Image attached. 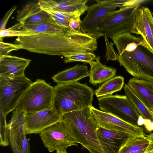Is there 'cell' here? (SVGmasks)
Instances as JSON below:
<instances>
[{"instance_id": "cell-1", "label": "cell", "mask_w": 153, "mask_h": 153, "mask_svg": "<svg viewBox=\"0 0 153 153\" xmlns=\"http://www.w3.org/2000/svg\"><path fill=\"white\" fill-rule=\"evenodd\" d=\"M20 49L51 55L63 56L92 52L97 48V39L82 32L73 30L62 35L37 34L17 37L15 42Z\"/></svg>"}, {"instance_id": "cell-2", "label": "cell", "mask_w": 153, "mask_h": 153, "mask_svg": "<svg viewBox=\"0 0 153 153\" xmlns=\"http://www.w3.org/2000/svg\"><path fill=\"white\" fill-rule=\"evenodd\" d=\"M111 39L117 50L120 65L135 78L153 83V53L142 37L126 33Z\"/></svg>"}, {"instance_id": "cell-3", "label": "cell", "mask_w": 153, "mask_h": 153, "mask_svg": "<svg viewBox=\"0 0 153 153\" xmlns=\"http://www.w3.org/2000/svg\"><path fill=\"white\" fill-rule=\"evenodd\" d=\"M62 120L77 143L90 153H103L97 134L99 126L89 107L65 113L62 115Z\"/></svg>"}, {"instance_id": "cell-4", "label": "cell", "mask_w": 153, "mask_h": 153, "mask_svg": "<svg viewBox=\"0 0 153 153\" xmlns=\"http://www.w3.org/2000/svg\"><path fill=\"white\" fill-rule=\"evenodd\" d=\"M54 90L53 108L62 115L92 106L94 91L86 84L77 82L57 84Z\"/></svg>"}, {"instance_id": "cell-5", "label": "cell", "mask_w": 153, "mask_h": 153, "mask_svg": "<svg viewBox=\"0 0 153 153\" xmlns=\"http://www.w3.org/2000/svg\"><path fill=\"white\" fill-rule=\"evenodd\" d=\"M54 87L44 80L37 79L24 93L15 110L32 113L53 108Z\"/></svg>"}, {"instance_id": "cell-6", "label": "cell", "mask_w": 153, "mask_h": 153, "mask_svg": "<svg viewBox=\"0 0 153 153\" xmlns=\"http://www.w3.org/2000/svg\"><path fill=\"white\" fill-rule=\"evenodd\" d=\"M140 4L120 7L111 13L98 28L99 38L105 36L111 39L120 34L132 33Z\"/></svg>"}, {"instance_id": "cell-7", "label": "cell", "mask_w": 153, "mask_h": 153, "mask_svg": "<svg viewBox=\"0 0 153 153\" xmlns=\"http://www.w3.org/2000/svg\"><path fill=\"white\" fill-rule=\"evenodd\" d=\"M32 83L25 76L12 79L0 76V113L6 116L15 110L21 97Z\"/></svg>"}, {"instance_id": "cell-8", "label": "cell", "mask_w": 153, "mask_h": 153, "mask_svg": "<svg viewBox=\"0 0 153 153\" xmlns=\"http://www.w3.org/2000/svg\"><path fill=\"white\" fill-rule=\"evenodd\" d=\"M99 108L129 123L139 126L140 114L126 95H111L98 98Z\"/></svg>"}, {"instance_id": "cell-9", "label": "cell", "mask_w": 153, "mask_h": 153, "mask_svg": "<svg viewBox=\"0 0 153 153\" xmlns=\"http://www.w3.org/2000/svg\"><path fill=\"white\" fill-rule=\"evenodd\" d=\"M39 134L44 146L50 152L77 145L62 120L50 126Z\"/></svg>"}, {"instance_id": "cell-10", "label": "cell", "mask_w": 153, "mask_h": 153, "mask_svg": "<svg viewBox=\"0 0 153 153\" xmlns=\"http://www.w3.org/2000/svg\"><path fill=\"white\" fill-rule=\"evenodd\" d=\"M95 1L97 3L88 6L87 15L82 21L81 31L97 39L99 27L111 13L121 5L110 4L105 0Z\"/></svg>"}, {"instance_id": "cell-11", "label": "cell", "mask_w": 153, "mask_h": 153, "mask_svg": "<svg viewBox=\"0 0 153 153\" xmlns=\"http://www.w3.org/2000/svg\"><path fill=\"white\" fill-rule=\"evenodd\" d=\"M25 114L23 111L15 110L7 124L8 140L13 153H30L25 130Z\"/></svg>"}, {"instance_id": "cell-12", "label": "cell", "mask_w": 153, "mask_h": 153, "mask_svg": "<svg viewBox=\"0 0 153 153\" xmlns=\"http://www.w3.org/2000/svg\"><path fill=\"white\" fill-rule=\"evenodd\" d=\"M89 108L96 123L103 128L124 132L132 136H145L142 127L126 122L110 114L96 109L93 105Z\"/></svg>"}, {"instance_id": "cell-13", "label": "cell", "mask_w": 153, "mask_h": 153, "mask_svg": "<svg viewBox=\"0 0 153 153\" xmlns=\"http://www.w3.org/2000/svg\"><path fill=\"white\" fill-rule=\"evenodd\" d=\"M62 115L53 108L39 111L25 113L26 134H39L50 126L62 120Z\"/></svg>"}, {"instance_id": "cell-14", "label": "cell", "mask_w": 153, "mask_h": 153, "mask_svg": "<svg viewBox=\"0 0 153 153\" xmlns=\"http://www.w3.org/2000/svg\"><path fill=\"white\" fill-rule=\"evenodd\" d=\"M97 134L103 153H119L123 144L132 136L124 132L108 130L100 126Z\"/></svg>"}, {"instance_id": "cell-15", "label": "cell", "mask_w": 153, "mask_h": 153, "mask_svg": "<svg viewBox=\"0 0 153 153\" xmlns=\"http://www.w3.org/2000/svg\"><path fill=\"white\" fill-rule=\"evenodd\" d=\"M31 61L9 55L0 56V76L12 79L25 76V70Z\"/></svg>"}, {"instance_id": "cell-16", "label": "cell", "mask_w": 153, "mask_h": 153, "mask_svg": "<svg viewBox=\"0 0 153 153\" xmlns=\"http://www.w3.org/2000/svg\"><path fill=\"white\" fill-rule=\"evenodd\" d=\"M16 19L23 24L52 20L51 16L42 10L38 2H29L17 12Z\"/></svg>"}, {"instance_id": "cell-17", "label": "cell", "mask_w": 153, "mask_h": 153, "mask_svg": "<svg viewBox=\"0 0 153 153\" xmlns=\"http://www.w3.org/2000/svg\"><path fill=\"white\" fill-rule=\"evenodd\" d=\"M127 84L138 98L153 112V83L134 77L130 79Z\"/></svg>"}, {"instance_id": "cell-18", "label": "cell", "mask_w": 153, "mask_h": 153, "mask_svg": "<svg viewBox=\"0 0 153 153\" xmlns=\"http://www.w3.org/2000/svg\"><path fill=\"white\" fill-rule=\"evenodd\" d=\"M20 29L29 31L34 34L62 35L73 30L70 27L63 26L58 24L53 20L35 23L22 24Z\"/></svg>"}, {"instance_id": "cell-19", "label": "cell", "mask_w": 153, "mask_h": 153, "mask_svg": "<svg viewBox=\"0 0 153 153\" xmlns=\"http://www.w3.org/2000/svg\"><path fill=\"white\" fill-rule=\"evenodd\" d=\"M89 64L91 67L89 72V82L93 85L105 82L116 74V69L102 64L99 56H96L95 61H92Z\"/></svg>"}, {"instance_id": "cell-20", "label": "cell", "mask_w": 153, "mask_h": 153, "mask_svg": "<svg viewBox=\"0 0 153 153\" xmlns=\"http://www.w3.org/2000/svg\"><path fill=\"white\" fill-rule=\"evenodd\" d=\"M132 33L140 35L148 48L153 53L152 33L144 11V7H139L136 11Z\"/></svg>"}, {"instance_id": "cell-21", "label": "cell", "mask_w": 153, "mask_h": 153, "mask_svg": "<svg viewBox=\"0 0 153 153\" xmlns=\"http://www.w3.org/2000/svg\"><path fill=\"white\" fill-rule=\"evenodd\" d=\"M39 1L48 6L65 12L80 16L87 11L88 6L87 0H40Z\"/></svg>"}, {"instance_id": "cell-22", "label": "cell", "mask_w": 153, "mask_h": 153, "mask_svg": "<svg viewBox=\"0 0 153 153\" xmlns=\"http://www.w3.org/2000/svg\"><path fill=\"white\" fill-rule=\"evenodd\" d=\"M89 76L87 66L77 64L60 71L52 77L57 85L77 82Z\"/></svg>"}, {"instance_id": "cell-23", "label": "cell", "mask_w": 153, "mask_h": 153, "mask_svg": "<svg viewBox=\"0 0 153 153\" xmlns=\"http://www.w3.org/2000/svg\"><path fill=\"white\" fill-rule=\"evenodd\" d=\"M149 144L146 137L131 136L123 144L119 153H144Z\"/></svg>"}, {"instance_id": "cell-24", "label": "cell", "mask_w": 153, "mask_h": 153, "mask_svg": "<svg viewBox=\"0 0 153 153\" xmlns=\"http://www.w3.org/2000/svg\"><path fill=\"white\" fill-rule=\"evenodd\" d=\"M124 83V78L122 76L114 77L105 82L94 91V94L98 98L112 95L120 91L123 87Z\"/></svg>"}, {"instance_id": "cell-25", "label": "cell", "mask_w": 153, "mask_h": 153, "mask_svg": "<svg viewBox=\"0 0 153 153\" xmlns=\"http://www.w3.org/2000/svg\"><path fill=\"white\" fill-rule=\"evenodd\" d=\"M124 88L127 97L134 105L142 118L153 123V112L149 110L138 98L127 84Z\"/></svg>"}, {"instance_id": "cell-26", "label": "cell", "mask_w": 153, "mask_h": 153, "mask_svg": "<svg viewBox=\"0 0 153 153\" xmlns=\"http://www.w3.org/2000/svg\"><path fill=\"white\" fill-rule=\"evenodd\" d=\"M65 63L79 61L89 63L95 60L96 56L93 52H81L73 53L63 56Z\"/></svg>"}, {"instance_id": "cell-27", "label": "cell", "mask_w": 153, "mask_h": 153, "mask_svg": "<svg viewBox=\"0 0 153 153\" xmlns=\"http://www.w3.org/2000/svg\"><path fill=\"white\" fill-rule=\"evenodd\" d=\"M38 3L40 8L50 15L63 19L69 21L75 19L80 18L76 15L62 11L56 8L43 4L39 0Z\"/></svg>"}, {"instance_id": "cell-28", "label": "cell", "mask_w": 153, "mask_h": 153, "mask_svg": "<svg viewBox=\"0 0 153 153\" xmlns=\"http://www.w3.org/2000/svg\"><path fill=\"white\" fill-rule=\"evenodd\" d=\"M22 24L19 23L10 28L0 31V41H2L3 38L6 36H29L34 34L31 32L20 29Z\"/></svg>"}, {"instance_id": "cell-29", "label": "cell", "mask_w": 153, "mask_h": 153, "mask_svg": "<svg viewBox=\"0 0 153 153\" xmlns=\"http://www.w3.org/2000/svg\"><path fill=\"white\" fill-rule=\"evenodd\" d=\"M6 116L0 113V144L1 146H6L9 145L8 137L7 124Z\"/></svg>"}, {"instance_id": "cell-30", "label": "cell", "mask_w": 153, "mask_h": 153, "mask_svg": "<svg viewBox=\"0 0 153 153\" xmlns=\"http://www.w3.org/2000/svg\"><path fill=\"white\" fill-rule=\"evenodd\" d=\"M19 49L20 48L16 44L0 42V56L8 55L11 51Z\"/></svg>"}, {"instance_id": "cell-31", "label": "cell", "mask_w": 153, "mask_h": 153, "mask_svg": "<svg viewBox=\"0 0 153 153\" xmlns=\"http://www.w3.org/2000/svg\"><path fill=\"white\" fill-rule=\"evenodd\" d=\"M82 21L80 18L73 19L70 22L69 27L74 31L77 33L81 32Z\"/></svg>"}, {"instance_id": "cell-32", "label": "cell", "mask_w": 153, "mask_h": 153, "mask_svg": "<svg viewBox=\"0 0 153 153\" xmlns=\"http://www.w3.org/2000/svg\"><path fill=\"white\" fill-rule=\"evenodd\" d=\"M16 8V6H14L7 12L1 21L0 31L5 29V26L8 20Z\"/></svg>"}, {"instance_id": "cell-33", "label": "cell", "mask_w": 153, "mask_h": 153, "mask_svg": "<svg viewBox=\"0 0 153 153\" xmlns=\"http://www.w3.org/2000/svg\"><path fill=\"white\" fill-rule=\"evenodd\" d=\"M144 10L152 30L153 38V19L152 17V12L147 7H144Z\"/></svg>"}, {"instance_id": "cell-34", "label": "cell", "mask_w": 153, "mask_h": 153, "mask_svg": "<svg viewBox=\"0 0 153 153\" xmlns=\"http://www.w3.org/2000/svg\"><path fill=\"white\" fill-rule=\"evenodd\" d=\"M146 137L149 144L144 153H153V132L148 135Z\"/></svg>"}, {"instance_id": "cell-35", "label": "cell", "mask_w": 153, "mask_h": 153, "mask_svg": "<svg viewBox=\"0 0 153 153\" xmlns=\"http://www.w3.org/2000/svg\"><path fill=\"white\" fill-rule=\"evenodd\" d=\"M52 19L58 24L67 27L69 26V21L66 19L50 15Z\"/></svg>"}, {"instance_id": "cell-36", "label": "cell", "mask_w": 153, "mask_h": 153, "mask_svg": "<svg viewBox=\"0 0 153 153\" xmlns=\"http://www.w3.org/2000/svg\"><path fill=\"white\" fill-rule=\"evenodd\" d=\"M67 149L57 150L56 151V153H67Z\"/></svg>"}, {"instance_id": "cell-37", "label": "cell", "mask_w": 153, "mask_h": 153, "mask_svg": "<svg viewBox=\"0 0 153 153\" xmlns=\"http://www.w3.org/2000/svg\"><path fill=\"white\" fill-rule=\"evenodd\" d=\"M152 18L153 19V13H152Z\"/></svg>"}]
</instances>
